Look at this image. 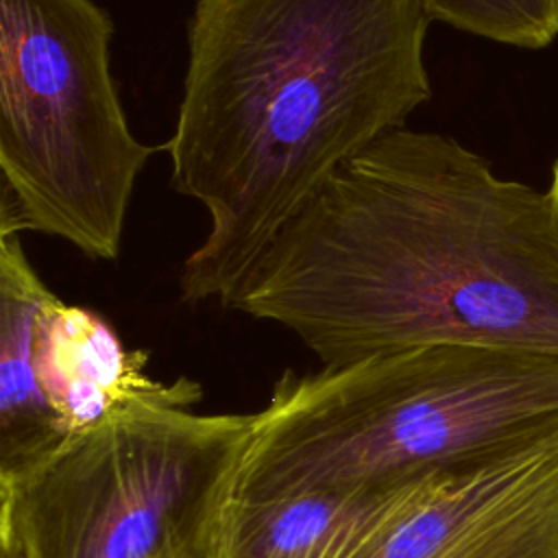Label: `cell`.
<instances>
[{"mask_svg":"<svg viewBox=\"0 0 558 558\" xmlns=\"http://www.w3.org/2000/svg\"><path fill=\"white\" fill-rule=\"evenodd\" d=\"M54 296L28 262L22 231L0 229V480L24 473L70 438L35 366L37 325Z\"/></svg>","mask_w":558,"mask_h":558,"instance_id":"ba28073f","label":"cell"},{"mask_svg":"<svg viewBox=\"0 0 558 558\" xmlns=\"http://www.w3.org/2000/svg\"><path fill=\"white\" fill-rule=\"evenodd\" d=\"M96 0H0V229L120 257L135 183L161 146L129 126Z\"/></svg>","mask_w":558,"mask_h":558,"instance_id":"277c9868","label":"cell"},{"mask_svg":"<svg viewBox=\"0 0 558 558\" xmlns=\"http://www.w3.org/2000/svg\"><path fill=\"white\" fill-rule=\"evenodd\" d=\"M558 436V355L423 344L286 373L257 412L235 499L425 475Z\"/></svg>","mask_w":558,"mask_h":558,"instance_id":"7a4b0ae2","label":"cell"},{"mask_svg":"<svg viewBox=\"0 0 558 558\" xmlns=\"http://www.w3.org/2000/svg\"><path fill=\"white\" fill-rule=\"evenodd\" d=\"M357 558H558V436L434 473Z\"/></svg>","mask_w":558,"mask_h":558,"instance_id":"5b68a950","label":"cell"},{"mask_svg":"<svg viewBox=\"0 0 558 558\" xmlns=\"http://www.w3.org/2000/svg\"><path fill=\"white\" fill-rule=\"evenodd\" d=\"M257 412L142 403L0 480L22 558H220Z\"/></svg>","mask_w":558,"mask_h":558,"instance_id":"3957f363","label":"cell"},{"mask_svg":"<svg viewBox=\"0 0 558 558\" xmlns=\"http://www.w3.org/2000/svg\"><path fill=\"white\" fill-rule=\"evenodd\" d=\"M549 196H551V203L556 207V214H558V159L554 163V174H551V187H549Z\"/></svg>","mask_w":558,"mask_h":558,"instance_id":"30bf717a","label":"cell"},{"mask_svg":"<svg viewBox=\"0 0 558 558\" xmlns=\"http://www.w3.org/2000/svg\"><path fill=\"white\" fill-rule=\"evenodd\" d=\"M146 353L124 347L94 310L54 296L41 312L35 366L41 392L68 436L142 403L190 408L201 399L192 379L157 381L146 373Z\"/></svg>","mask_w":558,"mask_h":558,"instance_id":"8992f818","label":"cell"},{"mask_svg":"<svg viewBox=\"0 0 558 558\" xmlns=\"http://www.w3.org/2000/svg\"><path fill=\"white\" fill-rule=\"evenodd\" d=\"M0 543H2V558H22L20 551L9 541H0Z\"/></svg>","mask_w":558,"mask_h":558,"instance_id":"8fae6325","label":"cell"},{"mask_svg":"<svg viewBox=\"0 0 558 558\" xmlns=\"http://www.w3.org/2000/svg\"><path fill=\"white\" fill-rule=\"evenodd\" d=\"M434 473L264 501L235 499L220 558H357L414 504Z\"/></svg>","mask_w":558,"mask_h":558,"instance_id":"52a82bcc","label":"cell"},{"mask_svg":"<svg viewBox=\"0 0 558 558\" xmlns=\"http://www.w3.org/2000/svg\"><path fill=\"white\" fill-rule=\"evenodd\" d=\"M423 0H196L170 187L209 220L185 305L229 307L283 227L347 161L432 98Z\"/></svg>","mask_w":558,"mask_h":558,"instance_id":"6da1fadb","label":"cell"},{"mask_svg":"<svg viewBox=\"0 0 558 558\" xmlns=\"http://www.w3.org/2000/svg\"><path fill=\"white\" fill-rule=\"evenodd\" d=\"M429 17L462 33L517 48L558 37V0H423Z\"/></svg>","mask_w":558,"mask_h":558,"instance_id":"9c48e42d","label":"cell"}]
</instances>
